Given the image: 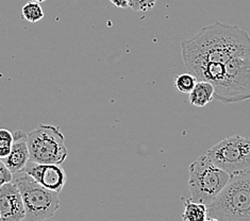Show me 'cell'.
<instances>
[{"label":"cell","mask_w":250,"mask_h":221,"mask_svg":"<svg viewBox=\"0 0 250 221\" xmlns=\"http://www.w3.org/2000/svg\"><path fill=\"white\" fill-rule=\"evenodd\" d=\"M23 171L43 187L58 194H61L67 182L66 172L61 164H41L29 161Z\"/></svg>","instance_id":"obj_7"},{"label":"cell","mask_w":250,"mask_h":221,"mask_svg":"<svg viewBox=\"0 0 250 221\" xmlns=\"http://www.w3.org/2000/svg\"><path fill=\"white\" fill-rule=\"evenodd\" d=\"M231 176L218 168L206 155L188 166L189 199L209 205L229 182Z\"/></svg>","instance_id":"obj_4"},{"label":"cell","mask_w":250,"mask_h":221,"mask_svg":"<svg viewBox=\"0 0 250 221\" xmlns=\"http://www.w3.org/2000/svg\"><path fill=\"white\" fill-rule=\"evenodd\" d=\"M12 144H13V133L7 129H0V160L8 157Z\"/></svg>","instance_id":"obj_14"},{"label":"cell","mask_w":250,"mask_h":221,"mask_svg":"<svg viewBox=\"0 0 250 221\" xmlns=\"http://www.w3.org/2000/svg\"><path fill=\"white\" fill-rule=\"evenodd\" d=\"M207 157L232 177L250 169V137L234 135L210 148Z\"/></svg>","instance_id":"obj_6"},{"label":"cell","mask_w":250,"mask_h":221,"mask_svg":"<svg viewBox=\"0 0 250 221\" xmlns=\"http://www.w3.org/2000/svg\"><path fill=\"white\" fill-rule=\"evenodd\" d=\"M27 139L28 134L21 130H17L13 133V144L11 151L8 157L2 160L12 173L23 171L27 163L30 161Z\"/></svg>","instance_id":"obj_9"},{"label":"cell","mask_w":250,"mask_h":221,"mask_svg":"<svg viewBox=\"0 0 250 221\" xmlns=\"http://www.w3.org/2000/svg\"><path fill=\"white\" fill-rule=\"evenodd\" d=\"M196 83H197V79H196V77L190 73H187V74L179 75L176 78L175 85L180 93L189 94L190 91L194 88Z\"/></svg>","instance_id":"obj_13"},{"label":"cell","mask_w":250,"mask_h":221,"mask_svg":"<svg viewBox=\"0 0 250 221\" xmlns=\"http://www.w3.org/2000/svg\"><path fill=\"white\" fill-rule=\"evenodd\" d=\"M250 51V37L239 26L215 21L181 41V55L188 73L197 81L213 83L229 60Z\"/></svg>","instance_id":"obj_1"},{"label":"cell","mask_w":250,"mask_h":221,"mask_svg":"<svg viewBox=\"0 0 250 221\" xmlns=\"http://www.w3.org/2000/svg\"><path fill=\"white\" fill-rule=\"evenodd\" d=\"M126 1H127V2H128V7H129V2H130V1H131V0H126Z\"/></svg>","instance_id":"obj_19"},{"label":"cell","mask_w":250,"mask_h":221,"mask_svg":"<svg viewBox=\"0 0 250 221\" xmlns=\"http://www.w3.org/2000/svg\"><path fill=\"white\" fill-rule=\"evenodd\" d=\"M157 0H131L129 8L135 12H147L153 9Z\"/></svg>","instance_id":"obj_15"},{"label":"cell","mask_w":250,"mask_h":221,"mask_svg":"<svg viewBox=\"0 0 250 221\" xmlns=\"http://www.w3.org/2000/svg\"><path fill=\"white\" fill-rule=\"evenodd\" d=\"M110 1L115 5L116 8L118 9H126V8H129L128 7V2L126 1V0H110Z\"/></svg>","instance_id":"obj_17"},{"label":"cell","mask_w":250,"mask_h":221,"mask_svg":"<svg viewBox=\"0 0 250 221\" xmlns=\"http://www.w3.org/2000/svg\"><path fill=\"white\" fill-rule=\"evenodd\" d=\"M21 14H22L23 20H26L27 21H30V22H38L43 20L44 17V12L40 3L33 2V1H30L23 5L21 10Z\"/></svg>","instance_id":"obj_12"},{"label":"cell","mask_w":250,"mask_h":221,"mask_svg":"<svg viewBox=\"0 0 250 221\" xmlns=\"http://www.w3.org/2000/svg\"><path fill=\"white\" fill-rule=\"evenodd\" d=\"M184 221H206L207 220V205L200 202L190 199L184 201V211L182 214Z\"/></svg>","instance_id":"obj_11"},{"label":"cell","mask_w":250,"mask_h":221,"mask_svg":"<svg viewBox=\"0 0 250 221\" xmlns=\"http://www.w3.org/2000/svg\"><path fill=\"white\" fill-rule=\"evenodd\" d=\"M12 182L22 197L26 221L49 219L60 208V194L43 187L25 171L13 173Z\"/></svg>","instance_id":"obj_3"},{"label":"cell","mask_w":250,"mask_h":221,"mask_svg":"<svg viewBox=\"0 0 250 221\" xmlns=\"http://www.w3.org/2000/svg\"><path fill=\"white\" fill-rule=\"evenodd\" d=\"M247 172H250V169H249V170H248V171H247Z\"/></svg>","instance_id":"obj_20"},{"label":"cell","mask_w":250,"mask_h":221,"mask_svg":"<svg viewBox=\"0 0 250 221\" xmlns=\"http://www.w3.org/2000/svg\"><path fill=\"white\" fill-rule=\"evenodd\" d=\"M207 220L250 221V172L232 176L207 206Z\"/></svg>","instance_id":"obj_2"},{"label":"cell","mask_w":250,"mask_h":221,"mask_svg":"<svg viewBox=\"0 0 250 221\" xmlns=\"http://www.w3.org/2000/svg\"><path fill=\"white\" fill-rule=\"evenodd\" d=\"M214 93H215V89L210 82L197 81L194 88L188 94L189 103L197 107H204L214 99Z\"/></svg>","instance_id":"obj_10"},{"label":"cell","mask_w":250,"mask_h":221,"mask_svg":"<svg viewBox=\"0 0 250 221\" xmlns=\"http://www.w3.org/2000/svg\"><path fill=\"white\" fill-rule=\"evenodd\" d=\"M0 220H1V217H0Z\"/></svg>","instance_id":"obj_21"},{"label":"cell","mask_w":250,"mask_h":221,"mask_svg":"<svg viewBox=\"0 0 250 221\" xmlns=\"http://www.w3.org/2000/svg\"><path fill=\"white\" fill-rule=\"evenodd\" d=\"M25 206L20 189L13 182L0 187V217L4 221L25 220Z\"/></svg>","instance_id":"obj_8"},{"label":"cell","mask_w":250,"mask_h":221,"mask_svg":"<svg viewBox=\"0 0 250 221\" xmlns=\"http://www.w3.org/2000/svg\"><path fill=\"white\" fill-rule=\"evenodd\" d=\"M30 161L41 164H61L68 157L64 135L59 127L39 124L28 133Z\"/></svg>","instance_id":"obj_5"},{"label":"cell","mask_w":250,"mask_h":221,"mask_svg":"<svg viewBox=\"0 0 250 221\" xmlns=\"http://www.w3.org/2000/svg\"><path fill=\"white\" fill-rule=\"evenodd\" d=\"M30 1H33V2H38V3H41V2H44V1H46V0H30Z\"/></svg>","instance_id":"obj_18"},{"label":"cell","mask_w":250,"mask_h":221,"mask_svg":"<svg viewBox=\"0 0 250 221\" xmlns=\"http://www.w3.org/2000/svg\"><path fill=\"white\" fill-rule=\"evenodd\" d=\"M13 178V173L8 168L2 160H0V187L4 185L5 183H9L12 181Z\"/></svg>","instance_id":"obj_16"}]
</instances>
